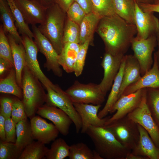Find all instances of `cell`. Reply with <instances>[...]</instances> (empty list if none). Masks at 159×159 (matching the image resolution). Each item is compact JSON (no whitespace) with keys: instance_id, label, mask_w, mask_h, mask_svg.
<instances>
[{"instance_id":"6da1fadb","label":"cell","mask_w":159,"mask_h":159,"mask_svg":"<svg viewBox=\"0 0 159 159\" xmlns=\"http://www.w3.org/2000/svg\"><path fill=\"white\" fill-rule=\"evenodd\" d=\"M96 31L104 42L105 52L113 55H125L137 34L135 24L116 14L101 18Z\"/></svg>"},{"instance_id":"7a4b0ae2","label":"cell","mask_w":159,"mask_h":159,"mask_svg":"<svg viewBox=\"0 0 159 159\" xmlns=\"http://www.w3.org/2000/svg\"><path fill=\"white\" fill-rule=\"evenodd\" d=\"M86 133L93 142L95 150L102 159H125L131 152L104 127L90 126Z\"/></svg>"},{"instance_id":"3957f363","label":"cell","mask_w":159,"mask_h":159,"mask_svg":"<svg viewBox=\"0 0 159 159\" xmlns=\"http://www.w3.org/2000/svg\"><path fill=\"white\" fill-rule=\"evenodd\" d=\"M41 83L25 64L22 77V100L26 115L30 119L36 115L39 108L47 102V94Z\"/></svg>"},{"instance_id":"277c9868","label":"cell","mask_w":159,"mask_h":159,"mask_svg":"<svg viewBox=\"0 0 159 159\" xmlns=\"http://www.w3.org/2000/svg\"><path fill=\"white\" fill-rule=\"evenodd\" d=\"M65 13L57 4L54 3L47 8L44 21L38 27L59 54L63 46L62 39Z\"/></svg>"},{"instance_id":"5b68a950","label":"cell","mask_w":159,"mask_h":159,"mask_svg":"<svg viewBox=\"0 0 159 159\" xmlns=\"http://www.w3.org/2000/svg\"><path fill=\"white\" fill-rule=\"evenodd\" d=\"M123 145L132 151L138 143L140 134L137 124L126 116L104 127Z\"/></svg>"},{"instance_id":"8992f818","label":"cell","mask_w":159,"mask_h":159,"mask_svg":"<svg viewBox=\"0 0 159 159\" xmlns=\"http://www.w3.org/2000/svg\"><path fill=\"white\" fill-rule=\"evenodd\" d=\"M65 92L73 103L101 105L105 100V96L99 84H83L76 80Z\"/></svg>"},{"instance_id":"52a82bcc","label":"cell","mask_w":159,"mask_h":159,"mask_svg":"<svg viewBox=\"0 0 159 159\" xmlns=\"http://www.w3.org/2000/svg\"><path fill=\"white\" fill-rule=\"evenodd\" d=\"M45 89L47 92L46 103L56 107L66 112L72 120L76 133H79L82 127L81 119L68 95L57 85L55 90L49 87Z\"/></svg>"},{"instance_id":"ba28073f","label":"cell","mask_w":159,"mask_h":159,"mask_svg":"<svg viewBox=\"0 0 159 159\" xmlns=\"http://www.w3.org/2000/svg\"><path fill=\"white\" fill-rule=\"evenodd\" d=\"M32 28L34 41L39 51L44 56L46 59L44 67L48 71H51L55 76L62 77L63 71L58 62L59 54L50 41L36 25H32Z\"/></svg>"},{"instance_id":"9c48e42d","label":"cell","mask_w":159,"mask_h":159,"mask_svg":"<svg viewBox=\"0 0 159 159\" xmlns=\"http://www.w3.org/2000/svg\"><path fill=\"white\" fill-rule=\"evenodd\" d=\"M127 116L130 119L144 128L155 145L159 148V127L147 104L146 91L139 106Z\"/></svg>"},{"instance_id":"30bf717a","label":"cell","mask_w":159,"mask_h":159,"mask_svg":"<svg viewBox=\"0 0 159 159\" xmlns=\"http://www.w3.org/2000/svg\"><path fill=\"white\" fill-rule=\"evenodd\" d=\"M157 44V35L141 40H137L134 37L131 42L133 55L140 64L141 76L151 68L153 62L152 54Z\"/></svg>"},{"instance_id":"8fae6325","label":"cell","mask_w":159,"mask_h":159,"mask_svg":"<svg viewBox=\"0 0 159 159\" xmlns=\"http://www.w3.org/2000/svg\"><path fill=\"white\" fill-rule=\"evenodd\" d=\"M23 44L26 51V64L33 74L44 85L55 90L57 85L54 84L44 74L40 69L37 58L38 47L34 41L26 35H22Z\"/></svg>"},{"instance_id":"7c38bea8","label":"cell","mask_w":159,"mask_h":159,"mask_svg":"<svg viewBox=\"0 0 159 159\" xmlns=\"http://www.w3.org/2000/svg\"><path fill=\"white\" fill-rule=\"evenodd\" d=\"M135 24L137 29V40L147 38L159 32V20L153 13L143 11L135 1Z\"/></svg>"},{"instance_id":"4fadbf2b","label":"cell","mask_w":159,"mask_h":159,"mask_svg":"<svg viewBox=\"0 0 159 159\" xmlns=\"http://www.w3.org/2000/svg\"><path fill=\"white\" fill-rule=\"evenodd\" d=\"M146 91V88L138 90L136 92L124 95H122L114 104L110 113H115L109 117L106 122V126L115 120L127 116L140 103Z\"/></svg>"},{"instance_id":"5bb4252c","label":"cell","mask_w":159,"mask_h":159,"mask_svg":"<svg viewBox=\"0 0 159 159\" xmlns=\"http://www.w3.org/2000/svg\"><path fill=\"white\" fill-rule=\"evenodd\" d=\"M36 114L52 121L62 135L66 136L69 134L73 122L68 115L61 109L46 103L39 108Z\"/></svg>"},{"instance_id":"9a60e30c","label":"cell","mask_w":159,"mask_h":159,"mask_svg":"<svg viewBox=\"0 0 159 159\" xmlns=\"http://www.w3.org/2000/svg\"><path fill=\"white\" fill-rule=\"evenodd\" d=\"M124 55H113L106 52L104 54L101 64L104 70V76L99 84L105 96L107 92L111 89Z\"/></svg>"},{"instance_id":"2e32d148","label":"cell","mask_w":159,"mask_h":159,"mask_svg":"<svg viewBox=\"0 0 159 159\" xmlns=\"http://www.w3.org/2000/svg\"><path fill=\"white\" fill-rule=\"evenodd\" d=\"M74 107L81 119L82 127L81 132L86 133L90 126L104 127L109 117L100 118L98 116V110L101 105H95L79 103H73Z\"/></svg>"},{"instance_id":"e0dca14e","label":"cell","mask_w":159,"mask_h":159,"mask_svg":"<svg viewBox=\"0 0 159 159\" xmlns=\"http://www.w3.org/2000/svg\"><path fill=\"white\" fill-rule=\"evenodd\" d=\"M14 0L28 24H40L44 22L47 7L38 0Z\"/></svg>"},{"instance_id":"ac0fdd59","label":"cell","mask_w":159,"mask_h":159,"mask_svg":"<svg viewBox=\"0 0 159 159\" xmlns=\"http://www.w3.org/2000/svg\"><path fill=\"white\" fill-rule=\"evenodd\" d=\"M30 121L34 140L47 144L58 137L59 132L55 125L48 123L39 116L35 115Z\"/></svg>"},{"instance_id":"d6986e66","label":"cell","mask_w":159,"mask_h":159,"mask_svg":"<svg viewBox=\"0 0 159 159\" xmlns=\"http://www.w3.org/2000/svg\"><path fill=\"white\" fill-rule=\"evenodd\" d=\"M146 88L159 89V69L156 58L154 55L152 67L137 81L126 88L121 96Z\"/></svg>"},{"instance_id":"ffe728a7","label":"cell","mask_w":159,"mask_h":159,"mask_svg":"<svg viewBox=\"0 0 159 159\" xmlns=\"http://www.w3.org/2000/svg\"><path fill=\"white\" fill-rule=\"evenodd\" d=\"M137 125L139 139L137 145L132 152L148 159H159V148L155 145L147 131L140 125Z\"/></svg>"},{"instance_id":"44dd1931","label":"cell","mask_w":159,"mask_h":159,"mask_svg":"<svg viewBox=\"0 0 159 159\" xmlns=\"http://www.w3.org/2000/svg\"><path fill=\"white\" fill-rule=\"evenodd\" d=\"M125 61L119 98L126 88L141 77L140 67L137 59L132 55H125Z\"/></svg>"},{"instance_id":"7402d4cb","label":"cell","mask_w":159,"mask_h":159,"mask_svg":"<svg viewBox=\"0 0 159 159\" xmlns=\"http://www.w3.org/2000/svg\"><path fill=\"white\" fill-rule=\"evenodd\" d=\"M6 34L11 48L17 82L22 88V74L26 64L25 50L22 43H17L10 34Z\"/></svg>"},{"instance_id":"603a6c76","label":"cell","mask_w":159,"mask_h":159,"mask_svg":"<svg viewBox=\"0 0 159 159\" xmlns=\"http://www.w3.org/2000/svg\"><path fill=\"white\" fill-rule=\"evenodd\" d=\"M80 47V44L76 43H65L60 53L59 54V63L67 73L74 72Z\"/></svg>"},{"instance_id":"cb8c5ba5","label":"cell","mask_w":159,"mask_h":159,"mask_svg":"<svg viewBox=\"0 0 159 159\" xmlns=\"http://www.w3.org/2000/svg\"><path fill=\"white\" fill-rule=\"evenodd\" d=\"M125 59L124 56L119 71L115 78L106 103L103 108L98 113L100 118L105 117L110 113L111 108L119 99V95L123 77Z\"/></svg>"},{"instance_id":"d4e9b609","label":"cell","mask_w":159,"mask_h":159,"mask_svg":"<svg viewBox=\"0 0 159 159\" xmlns=\"http://www.w3.org/2000/svg\"><path fill=\"white\" fill-rule=\"evenodd\" d=\"M0 19L4 32L10 34L19 43H22V39L16 26L10 8L5 0H0Z\"/></svg>"},{"instance_id":"484cf974","label":"cell","mask_w":159,"mask_h":159,"mask_svg":"<svg viewBox=\"0 0 159 159\" xmlns=\"http://www.w3.org/2000/svg\"><path fill=\"white\" fill-rule=\"evenodd\" d=\"M34 140L30 121L27 118L16 124V140L15 144L20 152L21 153L25 147Z\"/></svg>"},{"instance_id":"4316f807","label":"cell","mask_w":159,"mask_h":159,"mask_svg":"<svg viewBox=\"0 0 159 159\" xmlns=\"http://www.w3.org/2000/svg\"><path fill=\"white\" fill-rule=\"evenodd\" d=\"M101 18L93 12L86 14L80 26V44L87 40H92L94 32Z\"/></svg>"},{"instance_id":"83f0119b","label":"cell","mask_w":159,"mask_h":159,"mask_svg":"<svg viewBox=\"0 0 159 159\" xmlns=\"http://www.w3.org/2000/svg\"><path fill=\"white\" fill-rule=\"evenodd\" d=\"M0 92L12 95L22 100V90L17 83L14 68H13L5 77L1 78Z\"/></svg>"},{"instance_id":"f1b7e54d","label":"cell","mask_w":159,"mask_h":159,"mask_svg":"<svg viewBox=\"0 0 159 159\" xmlns=\"http://www.w3.org/2000/svg\"><path fill=\"white\" fill-rule=\"evenodd\" d=\"M115 14L135 25V0H111Z\"/></svg>"},{"instance_id":"f546056e","label":"cell","mask_w":159,"mask_h":159,"mask_svg":"<svg viewBox=\"0 0 159 159\" xmlns=\"http://www.w3.org/2000/svg\"><path fill=\"white\" fill-rule=\"evenodd\" d=\"M45 145L34 140L25 147L18 159H45L49 149Z\"/></svg>"},{"instance_id":"4dcf8cb0","label":"cell","mask_w":159,"mask_h":159,"mask_svg":"<svg viewBox=\"0 0 159 159\" xmlns=\"http://www.w3.org/2000/svg\"><path fill=\"white\" fill-rule=\"evenodd\" d=\"M7 2L14 19L16 26L19 32L22 35H26L30 39L34 38V35L26 22L22 14L14 0H5Z\"/></svg>"},{"instance_id":"1f68e13d","label":"cell","mask_w":159,"mask_h":159,"mask_svg":"<svg viewBox=\"0 0 159 159\" xmlns=\"http://www.w3.org/2000/svg\"><path fill=\"white\" fill-rule=\"evenodd\" d=\"M69 159H102L95 150H92L85 144L80 142L69 146Z\"/></svg>"},{"instance_id":"d6a6232c","label":"cell","mask_w":159,"mask_h":159,"mask_svg":"<svg viewBox=\"0 0 159 159\" xmlns=\"http://www.w3.org/2000/svg\"><path fill=\"white\" fill-rule=\"evenodd\" d=\"M69 146L62 138L56 139L49 149L45 159H64L69 156Z\"/></svg>"},{"instance_id":"836d02e7","label":"cell","mask_w":159,"mask_h":159,"mask_svg":"<svg viewBox=\"0 0 159 159\" xmlns=\"http://www.w3.org/2000/svg\"><path fill=\"white\" fill-rule=\"evenodd\" d=\"M80 25L67 17L65 21L62 39L63 44L76 43L80 44Z\"/></svg>"},{"instance_id":"e575fe53","label":"cell","mask_w":159,"mask_h":159,"mask_svg":"<svg viewBox=\"0 0 159 159\" xmlns=\"http://www.w3.org/2000/svg\"><path fill=\"white\" fill-rule=\"evenodd\" d=\"M146 101L152 116L159 127V89L146 88Z\"/></svg>"},{"instance_id":"d590c367","label":"cell","mask_w":159,"mask_h":159,"mask_svg":"<svg viewBox=\"0 0 159 159\" xmlns=\"http://www.w3.org/2000/svg\"><path fill=\"white\" fill-rule=\"evenodd\" d=\"M93 12L101 18L115 14L111 0H91Z\"/></svg>"},{"instance_id":"8d00e7d4","label":"cell","mask_w":159,"mask_h":159,"mask_svg":"<svg viewBox=\"0 0 159 159\" xmlns=\"http://www.w3.org/2000/svg\"><path fill=\"white\" fill-rule=\"evenodd\" d=\"M0 58L7 60L14 67L11 47L2 24L0 26Z\"/></svg>"},{"instance_id":"74e56055","label":"cell","mask_w":159,"mask_h":159,"mask_svg":"<svg viewBox=\"0 0 159 159\" xmlns=\"http://www.w3.org/2000/svg\"><path fill=\"white\" fill-rule=\"evenodd\" d=\"M21 153L15 143L0 140V159H18Z\"/></svg>"},{"instance_id":"f35d334b","label":"cell","mask_w":159,"mask_h":159,"mask_svg":"<svg viewBox=\"0 0 159 159\" xmlns=\"http://www.w3.org/2000/svg\"><path fill=\"white\" fill-rule=\"evenodd\" d=\"M91 41L90 39H88L84 43L80 44L74 72L76 77L80 76L82 73L85 65L87 52Z\"/></svg>"},{"instance_id":"ab89813d","label":"cell","mask_w":159,"mask_h":159,"mask_svg":"<svg viewBox=\"0 0 159 159\" xmlns=\"http://www.w3.org/2000/svg\"><path fill=\"white\" fill-rule=\"evenodd\" d=\"M11 117L16 124L28 117L22 101L16 97L13 99Z\"/></svg>"},{"instance_id":"60d3db41","label":"cell","mask_w":159,"mask_h":159,"mask_svg":"<svg viewBox=\"0 0 159 159\" xmlns=\"http://www.w3.org/2000/svg\"><path fill=\"white\" fill-rule=\"evenodd\" d=\"M67 17L80 26L86 14L82 7L74 1L67 11Z\"/></svg>"},{"instance_id":"b9f144b4","label":"cell","mask_w":159,"mask_h":159,"mask_svg":"<svg viewBox=\"0 0 159 159\" xmlns=\"http://www.w3.org/2000/svg\"><path fill=\"white\" fill-rule=\"evenodd\" d=\"M5 127L6 141L15 143L16 140V124L11 117L6 118Z\"/></svg>"},{"instance_id":"7bdbcfd3","label":"cell","mask_w":159,"mask_h":159,"mask_svg":"<svg viewBox=\"0 0 159 159\" xmlns=\"http://www.w3.org/2000/svg\"><path fill=\"white\" fill-rule=\"evenodd\" d=\"M14 98L8 97H1L0 114L5 118L11 117Z\"/></svg>"},{"instance_id":"ee69618b","label":"cell","mask_w":159,"mask_h":159,"mask_svg":"<svg viewBox=\"0 0 159 159\" xmlns=\"http://www.w3.org/2000/svg\"><path fill=\"white\" fill-rule=\"evenodd\" d=\"M137 3L140 9L144 11L159 13V3Z\"/></svg>"},{"instance_id":"f6af8a7d","label":"cell","mask_w":159,"mask_h":159,"mask_svg":"<svg viewBox=\"0 0 159 159\" xmlns=\"http://www.w3.org/2000/svg\"><path fill=\"white\" fill-rule=\"evenodd\" d=\"M13 68H14L7 60L0 58V76L1 78L5 74L9 72Z\"/></svg>"},{"instance_id":"bcb514c9","label":"cell","mask_w":159,"mask_h":159,"mask_svg":"<svg viewBox=\"0 0 159 159\" xmlns=\"http://www.w3.org/2000/svg\"><path fill=\"white\" fill-rule=\"evenodd\" d=\"M84 10L86 14L93 12L91 0H74Z\"/></svg>"},{"instance_id":"7dc6e473","label":"cell","mask_w":159,"mask_h":159,"mask_svg":"<svg viewBox=\"0 0 159 159\" xmlns=\"http://www.w3.org/2000/svg\"><path fill=\"white\" fill-rule=\"evenodd\" d=\"M62 10L66 13L69 8L74 1V0H54Z\"/></svg>"},{"instance_id":"c3c4849f","label":"cell","mask_w":159,"mask_h":159,"mask_svg":"<svg viewBox=\"0 0 159 159\" xmlns=\"http://www.w3.org/2000/svg\"><path fill=\"white\" fill-rule=\"evenodd\" d=\"M5 117L0 114V140L6 141L5 122Z\"/></svg>"},{"instance_id":"681fc988","label":"cell","mask_w":159,"mask_h":159,"mask_svg":"<svg viewBox=\"0 0 159 159\" xmlns=\"http://www.w3.org/2000/svg\"><path fill=\"white\" fill-rule=\"evenodd\" d=\"M125 159H148V158L144 156L135 154L132 152H130L127 154Z\"/></svg>"},{"instance_id":"f907efd6","label":"cell","mask_w":159,"mask_h":159,"mask_svg":"<svg viewBox=\"0 0 159 159\" xmlns=\"http://www.w3.org/2000/svg\"><path fill=\"white\" fill-rule=\"evenodd\" d=\"M157 42L158 46L157 51L154 53V55L156 58L157 62L159 69V32L157 34Z\"/></svg>"},{"instance_id":"816d5d0a","label":"cell","mask_w":159,"mask_h":159,"mask_svg":"<svg viewBox=\"0 0 159 159\" xmlns=\"http://www.w3.org/2000/svg\"><path fill=\"white\" fill-rule=\"evenodd\" d=\"M44 6L48 7L54 3V0H38Z\"/></svg>"},{"instance_id":"f5cc1de1","label":"cell","mask_w":159,"mask_h":159,"mask_svg":"<svg viewBox=\"0 0 159 159\" xmlns=\"http://www.w3.org/2000/svg\"><path fill=\"white\" fill-rule=\"evenodd\" d=\"M138 3L153 4L154 0H135Z\"/></svg>"},{"instance_id":"db71d44e","label":"cell","mask_w":159,"mask_h":159,"mask_svg":"<svg viewBox=\"0 0 159 159\" xmlns=\"http://www.w3.org/2000/svg\"><path fill=\"white\" fill-rule=\"evenodd\" d=\"M155 4H159V0H154V3Z\"/></svg>"}]
</instances>
